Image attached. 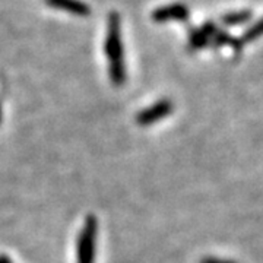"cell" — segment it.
<instances>
[{
  "label": "cell",
  "mask_w": 263,
  "mask_h": 263,
  "mask_svg": "<svg viewBox=\"0 0 263 263\" xmlns=\"http://www.w3.org/2000/svg\"><path fill=\"white\" fill-rule=\"evenodd\" d=\"M104 50L108 57L110 79L114 86H122L126 82V65H124V51H123L120 15L117 12H111L108 15Z\"/></svg>",
  "instance_id": "obj_1"
},
{
  "label": "cell",
  "mask_w": 263,
  "mask_h": 263,
  "mask_svg": "<svg viewBox=\"0 0 263 263\" xmlns=\"http://www.w3.org/2000/svg\"><path fill=\"white\" fill-rule=\"evenodd\" d=\"M98 238V222L94 215L85 219V224L78 237L76 246V263H95Z\"/></svg>",
  "instance_id": "obj_2"
},
{
  "label": "cell",
  "mask_w": 263,
  "mask_h": 263,
  "mask_svg": "<svg viewBox=\"0 0 263 263\" xmlns=\"http://www.w3.org/2000/svg\"><path fill=\"white\" fill-rule=\"evenodd\" d=\"M171 111H173V103L170 100H161L136 114V123L139 126H151L165 119Z\"/></svg>",
  "instance_id": "obj_3"
},
{
  "label": "cell",
  "mask_w": 263,
  "mask_h": 263,
  "mask_svg": "<svg viewBox=\"0 0 263 263\" xmlns=\"http://www.w3.org/2000/svg\"><path fill=\"white\" fill-rule=\"evenodd\" d=\"M46 5L53 8V9L66 10L70 15L75 16H89L91 15V8L82 2V0H44Z\"/></svg>",
  "instance_id": "obj_4"
},
{
  "label": "cell",
  "mask_w": 263,
  "mask_h": 263,
  "mask_svg": "<svg viewBox=\"0 0 263 263\" xmlns=\"http://www.w3.org/2000/svg\"><path fill=\"white\" fill-rule=\"evenodd\" d=\"M189 18V9L181 3H174L168 6H162L152 12V19L155 22H165V21H184Z\"/></svg>",
  "instance_id": "obj_5"
},
{
  "label": "cell",
  "mask_w": 263,
  "mask_h": 263,
  "mask_svg": "<svg viewBox=\"0 0 263 263\" xmlns=\"http://www.w3.org/2000/svg\"><path fill=\"white\" fill-rule=\"evenodd\" d=\"M214 31H215L214 24H206L203 28L193 31V32H192V35H190V47L193 48V50H197V48L203 47V46L208 43L209 37H212Z\"/></svg>",
  "instance_id": "obj_6"
},
{
  "label": "cell",
  "mask_w": 263,
  "mask_h": 263,
  "mask_svg": "<svg viewBox=\"0 0 263 263\" xmlns=\"http://www.w3.org/2000/svg\"><path fill=\"white\" fill-rule=\"evenodd\" d=\"M250 16H252L250 10H241V12H234V13H228L226 16H222V22L226 25H238L249 21Z\"/></svg>",
  "instance_id": "obj_7"
},
{
  "label": "cell",
  "mask_w": 263,
  "mask_h": 263,
  "mask_svg": "<svg viewBox=\"0 0 263 263\" xmlns=\"http://www.w3.org/2000/svg\"><path fill=\"white\" fill-rule=\"evenodd\" d=\"M260 35H263V19H260L256 25L249 28V31L246 32L245 37L241 40V43H250V41H254L256 38H259Z\"/></svg>",
  "instance_id": "obj_8"
},
{
  "label": "cell",
  "mask_w": 263,
  "mask_h": 263,
  "mask_svg": "<svg viewBox=\"0 0 263 263\" xmlns=\"http://www.w3.org/2000/svg\"><path fill=\"white\" fill-rule=\"evenodd\" d=\"M200 263H235L231 260H222V259H215V257H205Z\"/></svg>",
  "instance_id": "obj_9"
},
{
  "label": "cell",
  "mask_w": 263,
  "mask_h": 263,
  "mask_svg": "<svg viewBox=\"0 0 263 263\" xmlns=\"http://www.w3.org/2000/svg\"><path fill=\"white\" fill-rule=\"evenodd\" d=\"M0 263H12L6 256H0Z\"/></svg>",
  "instance_id": "obj_10"
},
{
  "label": "cell",
  "mask_w": 263,
  "mask_h": 263,
  "mask_svg": "<svg viewBox=\"0 0 263 263\" xmlns=\"http://www.w3.org/2000/svg\"><path fill=\"white\" fill-rule=\"evenodd\" d=\"M0 122H2V105H0Z\"/></svg>",
  "instance_id": "obj_11"
}]
</instances>
